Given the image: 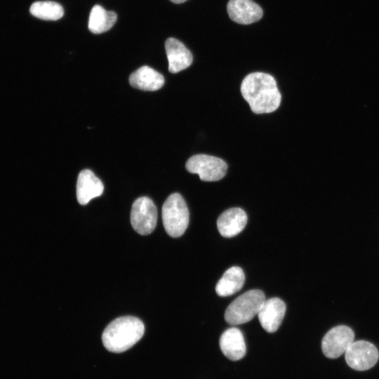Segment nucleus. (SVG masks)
<instances>
[{
  "mask_svg": "<svg viewBox=\"0 0 379 379\" xmlns=\"http://www.w3.org/2000/svg\"><path fill=\"white\" fill-rule=\"evenodd\" d=\"M241 93L255 114L270 113L280 105L281 95L275 79L264 72H253L243 79Z\"/></svg>",
  "mask_w": 379,
  "mask_h": 379,
  "instance_id": "f257e3e1",
  "label": "nucleus"
},
{
  "mask_svg": "<svg viewBox=\"0 0 379 379\" xmlns=\"http://www.w3.org/2000/svg\"><path fill=\"white\" fill-rule=\"evenodd\" d=\"M145 332L141 320L124 316L113 320L104 330L102 340L105 347L112 352L126 351L138 343Z\"/></svg>",
  "mask_w": 379,
  "mask_h": 379,
  "instance_id": "f03ea898",
  "label": "nucleus"
},
{
  "mask_svg": "<svg viewBox=\"0 0 379 379\" xmlns=\"http://www.w3.org/2000/svg\"><path fill=\"white\" fill-rule=\"evenodd\" d=\"M264 293L258 289L250 290L234 300L225 312V321L231 325H238L251 321L265 301Z\"/></svg>",
  "mask_w": 379,
  "mask_h": 379,
  "instance_id": "7ed1b4c3",
  "label": "nucleus"
},
{
  "mask_svg": "<svg viewBox=\"0 0 379 379\" xmlns=\"http://www.w3.org/2000/svg\"><path fill=\"white\" fill-rule=\"evenodd\" d=\"M161 215L164 229L170 237H179L184 234L189 224V210L179 193H173L166 199Z\"/></svg>",
  "mask_w": 379,
  "mask_h": 379,
  "instance_id": "20e7f679",
  "label": "nucleus"
},
{
  "mask_svg": "<svg viewBox=\"0 0 379 379\" xmlns=\"http://www.w3.org/2000/svg\"><path fill=\"white\" fill-rule=\"evenodd\" d=\"M185 167L187 171L198 174L201 180L207 182L222 179L227 170V165L222 159L202 154L191 157Z\"/></svg>",
  "mask_w": 379,
  "mask_h": 379,
  "instance_id": "39448f33",
  "label": "nucleus"
},
{
  "mask_svg": "<svg viewBox=\"0 0 379 379\" xmlns=\"http://www.w3.org/2000/svg\"><path fill=\"white\" fill-rule=\"evenodd\" d=\"M157 221V210L151 199L141 197L135 200L131 211V223L135 232L147 235L155 229Z\"/></svg>",
  "mask_w": 379,
  "mask_h": 379,
  "instance_id": "423d86ee",
  "label": "nucleus"
},
{
  "mask_svg": "<svg viewBox=\"0 0 379 379\" xmlns=\"http://www.w3.org/2000/svg\"><path fill=\"white\" fill-rule=\"evenodd\" d=\"M354 340V333L351 328L344 325L335 326L323 338L322 352L328 358H338L345 353Z\"/></svg>",
  "mask_w": 379,
  "mask_h": 379,
  "instance_id": "0eeeda50",
  "label": "nucleus"
},
{
  "mask_svg": "<svg viewBox=\"0 0 379 379\" xmlns=\"http://www.w3.org/2000/svg\"><path fill=\"white\" fill-rule=\"evenodd\" d=\"M347 364L357 371L372 368L378 361L379 353L376 347L365 340L354 341L345 353Z\"/></svg>",
  "mask_w": 379,
  "mask_h": 379,
  "instance_id": "6e6552de",
  "label": "nucleus"
},
{
  "mask_svg": "<svg viewBox=\"0 0 379 379\" xmlns=\"http://www.w3.org/2000/svg\"><path fill=\"white\" fill-rule=\"evenodd\" d=\"M286 309V304L279 298L265 300L258 313L262 327L268 333L275 332L282 322Z\"/></svg>",
  "mask_w": 379,
  "mask_h": 379,
  "instance_id": "1a4fd4ad",
  "label": "nucleus"
},
{
  "mask_svg": "<svg viewBox=\"0 0 379 379\" xmlns=\"http://www.w3.org/2000/svg\"><path fill=\"white\" fill-rule=\"evenodd\" d=\"M227 9L230 18L242 25L258 21L263 14L260 6L252 0H230Z\"/></svg>",
  "mask_w": 379,
  "mask_h": 379,
  "instance_id": "9d476101",
  "label": "nucleus"
},
{
  "mask_svg": "<svg viewBox=\"0 0 379 379\" xmlns=\"http://www.w3.org/2000/svg\"><path fill=\"white\" fill-rule=\"evenodd\" d=\"M104 191L102 182L89 169L81 171L77 178V198L79 204L86 205Z\"/></svg>",
  "mask_w": 379,
  "mask_h": 379,
  "instance_id": "9b49d317",
  "label": "nucleus"
},
{
  "mask_svg": "<svg viewBox=\"0 0 379 379\" xmlns=\"http://www.w3.org/2000/svg\"><path fill=\"white\" fill-rule=\"evenodd\" d=\"M165 49L170 72L178 73L192 64L193 57L191 52L179 40L168 38L165 42Z\"/></svg>",
  "mask_w": 379,
  "mask_h": 379,
  "instance_id": "f8f14e48",
  "label": "nucleus"
},
{
  "mask_svg": "<svg viewBox=\"0 0 379 379\" xmlns=\"http://www.w3.org/2000/svg\"><path fill=\"white\" fill-rule=\"evenodd\" d=\"M247 223V215L240 208H231L224 211L217 220L220 234L224 237H232L240 233Z\"/></svg>",
  "mask_w": 379,
  "mask_h": 379,
  "instance_id": "ddd939ff",
  "label": "nucleus"
},
{
  "mask_svg": "<svg viewBox=\"0 0 379 379\" xmlns=\"http://www.w3.org/2000/svg\"><path fill=\"white\" fill-rule=\"evenodd\" d=\"M220 350L232 361L242 359L246 354V344L241 331L235 327L227 329L220 338Z\"/></svg>",
  "mask_w": 379,
  "mask_h": 379,
  "instance_id": "4468645a",
  "label": "nucleus"
},
{
  "mask_svg": "<svg viewBox=\"0 0 379 379\" xmlns=\"http://www.w3.org/2000/svg\"><path fill=\"white\" fill-rule=\"evenodd\" d=\"M130 85L135 88L154 91L164 84L161 74L149 66H142L133 72L129 77Z\"/></svg>",
  "mask_w": 379,
  "mask_h": 379,
  "instance_id": "2eb2a0df",
  "label": "nucleus"
},
{
  "mask_svg": "<svg viewBox=\"0 0 379 379\" xmlns=\"http://www.w3.org/2000/svg\"><path fill=\"white\" fill-rule=\"evenodd\" d=\"M245 276L243 270L234 266L225 271L215 286V291L219 296H230L243 287Z\"/></svg>",
  "mask_w": 379,
  "mask_h": 379,
  "instance_id": "dca6fc26",
  "label": "nucleus"
},
{
  "mask_svg": "<svg viewBox=\"0 0 379 379\" xmlns=\"http://www.w3.org/2000/svg\"><path fill=\"white\" fill-rule=\"evenodd\" d=\"M117 13L95 5L90 13L88 29L93 34H101L110 29L117 21Z\"/></svg>",
  "mask_w": 379,
  "mask_h": 379,
  "instance_id": "f3484780",
  "label": "nucleus"
},
{
  "mask_svg": "<svg viewBox=\"0 0 379 379\" xmlns=\"http://www.w3.org/2000/svg\"><path fill=\"white\" fill-rule=\"evenodd\" d=\"M29 11L34 17L45 20H57L64 15L62 6L51 1L34 2L31 5Z\"/></svg>",
  "mask_w": 379,
  "mask_h": 379,
  "instance_id": "a211bd4d",
  "label": "nucleus"
},
{
  "mask_svg": "<svg viewBox=\"0 0 379 379\" xmlns=\"http://www.w3.org/2000/svg\"><path fill=\"white\" fill-rule=\"evenodd\" d=\"M170 1L175 4H181L186 1L187 0H170Z\"/></svg>",
  "mask_w": 379,
  "mask_h": 379,
  "instance_id": "6ab92c4d",
  "label": "nucleus"
}]
</instances>
